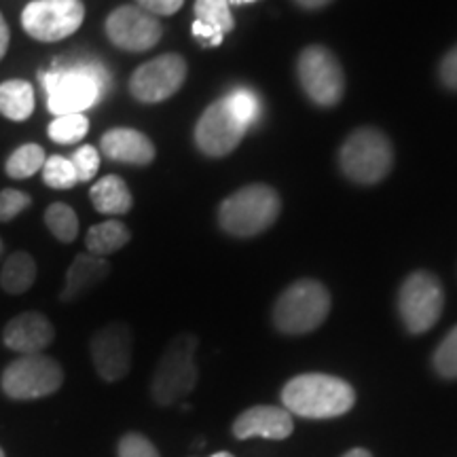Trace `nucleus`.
<instances>
[{"label": "nucleus", "instance_id": "nucleus-1", "mask_svg": "<svg viewBox=\"0 0 457 457\" xmlns=\"http://www.w3.org/2000/svg\"><path fill=\"white\" fill-rule=\"evenodd\" d=\"M41 81L49 111L60 117L94 106L111 87V74L94 57L74 55L57 60L49 72H41Z\"/></svg>", "mask_w": 457, "mask_h": 457}, {"label": "nucleus", "instance_id": "nucleus-2", "mask_svg": "<svg viewBox=\"0 0 457 457\" xmlns=\"http://www.w3.org/2000/svg\"><path fill=\"white\" fill-rule=\"evenodd\" d=\"M284 409L305 420H333L356 404V392L347 381L324 373H307L290 379L282 390Z\"/></svg>", "mask_w": 457, "mask_h": 457}, {"label": "nucleus", "instance_id": "nucleus-3", "mask_svg": "<svg viewBox=\"0 0 457 457\" xmlns=\"http://www.w3.org/2000/svg\"><path fill=\"white\" fill-rule=\"evenodd\" d=\"M279 195L267 185H250L228 195L219 208V222L228 236L253 237L267 231L279 216Z\"/></svg>", "mask_w": 457, "mask_h": 457}, {"label": "nucleus", "instance_id": "nucleus-4", "mask_svg": "<svg viewBox=\"0 0 457 457\" xmlns=\"http://www.w3.org/2000/svg\"><path fill=\"white\" fill-rule=\"evenodd\" d=\"M197 337L182 333L174 337L159 360L151 381V396L159 407H170L187 398L197 386Z\"/></svg>", "mask_w": 457, "mask_h": 457}, {"label": "nucleus", "instance_id": "nucleus-5", "mask_svg": "<svg viewBox=\"0 0 457 457\" xmlns=\"http://www.w3.org/2000/svg\"><path fill=\"white\" fill-rule=\"evenodd\" d=\"M330 312V295L318 279H299L279 295L273 307V324L284 335L316 330Z\"/></svg>", "mask_w": 457, "mask_h": 457}, {"label": "nucleus", "instance_id": "nucleus-6", "mask_svg": "<svg viewBox=\"0 0 457 457\" xmlns=\"http://www.w3.org/2000/svg\"><path fill=\"white\" fill-rule=\"evenodd\" d=\"M343 174L360 185H375L390 174L394 163L392 145L384 131L375 128L356 129L341 146Z\"/></svg>", "mask_w": 457, "mask_h": 457}, {"label": "nucleus", "instance_id": "nucleus-7", "mask_svg": "<svg viewBox=\"0 0 457 457\" xmlns=\"http://www.w3.org/2000/svg\"><path fill=\"white\" fill-rule=\"evenodd\" d=\"M64 384V369L45 353L20 356L4 369L0 387L11 400H37L51 396Z\"/></svg>", "mask_w": 457, "mask_h": 457}, {"label": "nucleus", "instance_id": "nucleus-8", "mask_svg": "<svg viewBox=\"0 0 457 457\" xmlns=\"http://www.w3.org/2000/svg\"><path fill=\"white\" fill-rule=\"evenodd\" d=\"M443 305V286L432 273L415 271L400 286L398 312L411 335L428 333L441 318Z\"/></svg>", "mask_w": 457, "mask_h": 457}, {"label": "nucleus", "instance_id": "nucleus-9", "mask_svg": "<svg viewBox=\"0 0 457 457\" xmlns=\"http://www.w3.org/2000/svg\"><path fill=\"white\" fill-rule=\"evenodd\" d=\"M85 7L81 0H34L21 13V26L34 41L55 43L81 28Z\"/></svg>", "mask_w": 457, "mask_h": 457}, {"label": "nucleus", "instance_id": "nucleus-10", "mask_svg": "<svg viewBox=\"0 0 457 457\" xmlns=\"http://www.w3.org/2000/svg\"><path fill=\"white\" fill-rule=\"evenodd\" d=\"M299 81L303 91L318 106H335L343 98L345 91V77H343L341 64L327 47L312 45L299 55Z\"/></svg>", "mask_w": 457, "mask_h": 457}, {"label": "nucleus", "instance_id": "nucleus-11", "mask_svg": "<svg viewBox=\"0 0 457 457\" xmlns=\"http://www.w3.org/2000/svg\"><path fill=\"white\" fill-rule=\"evenodd\" d=\"M187 79V62L179 54H165L142 64L131 74L129 91L145 104H157L171 98Z\"/></svg>", "mask_w": 457, "mask_h": 457}, {"label": "nucleus", "instance_id": "nucleus-12", "mask_svg": "<svg viewBox=\"0 0 457 457\" xmlns=\"http://www.w3.org/2000/svg\"><path fill=\"white\" fill-rule=\"evenodd\" d=\"M248 128L231 111L225 96L205 108L195 125V142L199 151L210 157H225L242 142Z\"/></svg>", "mask_w": 457, "mask_h": 457}, {"label": "nucleus", "instance_id": "nucleus-13", "mask_svg": "<svg viewBox=\"0 0 457 457\" xmlns=\"http://www.w3.org/2000/svg\"><path fill=\"white\" fill-rule=\"evenodd\" d=\"M163 28L155 15L146 13L136 4L114 9L106 20V37L114 47L140 54L153 49L162 38Z\"/></svg>", "mask_w": 457, "mask_h": 457}, {"label": "nucleus", "instance_id": "nucleus-14", "mask_svg": "<svg viewBox=\"0 0 457 457\" xmlns=\"http://www.w3.org/2000/svg\"><path fill=\"white\" fill-rule=\"evenodd\" d=\"M91 360L102 379L108 384L121 381L131 369L134 335L128 324L112 322L91 337Z\"/></svg>", "mask_w": 457, "mask_h": 457}, {"label": "nucleus", "instance_id": "nucleus-15", "mask_svg": "<svg viewBox=\"0 0 457 457\" xmlns=\"http://www.w3.org/2000/svg\"><path fill=\"white\" fill-rule=\"evenodd\" d=\"M293 432V415L284 407H273V404H256L237 415V420L233 421V434L239 441H248V438L284 441Z\"/></svg>", "mask_w": 457, "mask_h": 457}, {"label": "nucleus", "instance_id": "nucleus-16", "mask_svg": "<svg viewBox=\"0 0 457 457\" xmlns=\"http://www.w3.org/2000/svg\"><path fill=\"white\" fill-rule=\"evenodd\" d=\"M55 328L51 320L41 312H26L9 320L3 330V341L9 350L21 356L41 353L54 343Z\"/></svg>", "mask_w": 457, "mask_h": 457}, {"label": "nucleus", "instance_id": "nucleus-17", "mask_svg": "<svg viewBox=\"0 0 457 457\" xmlns=\"http://www.w3.org/2000/svg\"><path fill=\"white\" fill-rule=\"evenodd\" d=\"M102 153L119 163L148 165L155 159V145L138 129L114 128L102 136Z\"/></svg>", "mask_w": 457, "mask_h": 457}, {"label": "nucleus", "instance_id": "nucleus-18", "mask_svg": "<svg viewBox=\"0 0 457 457\" xmlns=\"http://www.w3.org/2000/svg\"><path fill=\"white\" fill-rule=\"evenodd\" d=\"M108 273H111V265H108L106 259L96 254H79L66 273V284L60 295V301L72 303L81 299L83 295H87L89 290L104 282Z\"/></svg>", "mask_w": 457, "mask_h": 457}, {"label": "nucleus", "instance_id": "nucleus-19", "mask_svg": "<svg viewBox=\"0 0 457 457\" xmlns=\"http://www.w3.org/2000/svg\"><path fill=\"white\" fill-rule=\"evenodd\" d=\"M91 204L96 205V210L102 214H128L131 210V193L125 182L119 176H104V179L96 182L91 187Z\"/></svg>", "mask_w": 457, "mask_h": 457}, {"label": "nucleus", "instance_id": "nucleus-20", "mask_svg": "<svg viewBox=\"0 0 457 457\" xmlns=\"http://www.w3.org/2000/svg\"><path fill=\"white\" fill-rule=\"evenodd\" d=\"M0 112L11 121H26L34 112L32 85L21 79L0 83Z\"/></svg>", "mask_w": 457, "mask_h": 457}, {"label": "nucleus", "instance_id": "nucleus-21", "mask_svg": "<svg viewBox=\"0 0 457 457\" xmlns=\"http://www.w3.org/2000/svg\"><path fill=\"white\" fill-rule=\"evenodd\" d=\"M37 279V262L28 253H13L0 271V286L9 295H24Z\"/></svg>", "mask_w": 457, "mask_h": 457}, {"label": "nucleus", "instance_id": "nucleus-22", "mask_svg": "<svg viewBox=\"0 0 457 457\" xmlns=\"http://www.w3.org/2000/svg\"><path fill=\"white\" fill-rule=\"evenodd\" d=\"M129 239H131L129 228L125 227L121 220H106L89 228L87 237H85V244H87L89 254L102 256V259H104V256L121 250Z\"/></svg>", "mask_w": 457, "mask_h": 457}, {"label": "nucleus", "instance_id": "nucleus-23", "mask_svg": "<svg viewBox=\"0 0 457 457\" xmlns=\"http://www.w3.org/2000/svg\"><path fill=\"white\" fill-rule=\"evenodd\" d=\"M197 21L208 26L216 34V38L222 43L225 34H228L236 26L231 15V4L228 0H197L195 3Z\"/></svg>", "mask_w": 457, "mask_h": 457}, {"label": "nucleus", "instance_id": "nucleus-24", "mask_svg": "<svg viewBox=\"0 0 457 457\" xmlns=\"http://www.w3.org/2000/svg\"><path fill=\"white\" fill-rule=\"evenodd\" d=\"M45 162H47V157H45L43 146L24 145L11 153L7 163H4V171H7L11 179L15 180L30 179V176H34L43 168Z\"/></svg>", "mask_w": 457, "mask_h": 457}, {"label": "nucleus", "instance_id": "nucleus-25", "mask_svg": "<svg viewBox=\"0 0 457 457\" xmlns=\"http://www.w3.org/2000/svg\"><path fill=\"white\" fill-rule=\"evenodd\" d=\"M89 131V121L83 112L60 114L51 121L47 134L49 138L57 145H74V142L83 140L85 134Z\"/></svg>", "mask_w": 457, "mask_h": 457}, {"label": "nucleus", "instance_id": "nucleus-26", "mask_svg": "<svg viewBox=\"0 0 457 457\" xmlns=\"http://www.w3.org/2000/svg\"><path fill=\"white\" fill-rule=\"evenodd\" d=\"M45 222H47L49 231L54 233V237L60 242L71 244L79 236V219L74 214V210L66 204H51L45 212Z\"/></svg>", "mask_w": 457, "mask_h": 457}, {"label": "nucleus", "instance_id": "nucleus-27", "mask_svg": "<svg viewBox=\"0 0 457 457\" xmlns=\"http://www.w3.org/2000/svg\"><path fill=\"white\" fill-rule=\"evenodd\" d=\"M225 98L228 102V106H231V111L237 114L239 121H242L245 128L250 129L256 121H259L262 104H261V98L254 94L253 89L237 87V89L228 91Z\"/></svg>", "mask_w": 457, "mask_h": 457}, {"label": "nucleus", "instance_id": "nucleus-28", "mask_svg": "<svg viewBox=\"0 0 457 457\" xmlns=\"http://www.w3.org/2000/svg\"><path fill=\"white\" fill-rule=\"evenodd\" d=\"M43 180L45 185L51 188H60V191H66V188H72L77 185V174H74V168L71 159L54 155L49 157L43 165Z\"/></svg>", "mask_w": 457, "mask_h": 457}, {"label": "nucleus", "instance_id": "nucleus-29", "mask_svg": "<svg viewBox=\"0 0 457 457\" xmlns=\"http://www.w3.org/2000/svg\"><path fill=\"white\" fill-rule=\"evenodd\" d=\"M434 369L447 379H457V327L445 337L436 353H434Z\"/></svg>", "mask_w": 457, "mask_h": 457}, {"label": "nucleus", "instance_id": "nucleus-30", "mask_svg": "<svg viewBox=\"0 0 457 457\" xmlns=\"http://www.w3.org/2000/svg\"><path fill=\"white\" fill-rule=\"evenodd\" d=\"M119 457H162L155 445H153L145 434L128 432L119 441Z\"/></svg>", "mask_w": 457, "mask_h": 457}, {"label": "nucleus", "instance_id": "nucleus-31", "mask_svg": "<svg viewBox=\"0 0 457 457\" xmlns=\"http://www.w3.org/2000/svg\"><path fill=\"white\" fill-rule=\"evenodd\" d=\"M71 163L74 168V174H77V180L87 182L94 179L96 171H98V168H100V155L94 146L85 145L79 148L77 153H74Z\"/></svg>", "mask_w": 457, "mask_h": 457}, {"label": "nucleus", "instance_id": "nucleus-32", "mask_svg": "<svg viewBox=\"0 0 457 457\" xmlns=\"http://www.w3.org/2000/svg\"><path fill=\"white\" fill-rule=\"evenodd\" d=\"M30 204L32 199L24 191H17V188H4V191H0V222L13 220Z\"/></svg>", "mask_w": 457, "mask_h": 457}, {"label": "nucleus", "instance_id": "nucleus-33", "mask_svg": "<svg viewBox=\"0 0 457 457\" xmlns=\"http://www.w3.org/2000/svg\"><path fill=\"white\" fill-rule=\"evenodd\" d=\"M185 0H136V7L145 9L151 15H174Z\"/></svg>", "mask_w": 457, "mask_h": 457}, {"label": "nucleus", "instance_id": "nucleus-34", "mask_svg": "<svg viewBox=\"0 0 457 457\" xmlns=\"http://www.w3.org/2000/svg\"><path fill=\"white\" fill-rule=\"evenodd\" d=\"M441 81L447 85L449 89H457V45L443 57Z\"/></svg>", "mask_w": 457, "mask_h": 457}, {"label": "nucleus", "instance_id": "nucleus-35", "mask_svg": "<svg viewBox=\"0 0 457 457\" xmlns=\"http://www.w3.org/2000/svg\"><path fill=\"white\" fill-rule=\"evenodd\" d=\"M7 47H9V26L7 21H4L3 13H0V60H3L4 54H7Z\"/></svg>", "mask_w": 457, "mask_h": 457}, {"label": "nucleus", "instance_id": "nucleus-36", "mask_svg": "<svg viewBox=\"0 0 457 457\" xmlns=\"http://www.w3.org/2000/svg\"><path fill=\"white\" fill-rule=\"evenodd\" d=\"M296 3L305 9H320V7H327L330 0H296Z\"/></svg>", "mask_w": 457, "mask_h": 457}, {"label": "nucleus", "instance_id": "nucleus-37", "mask_svg": "<svg viewBox=\"0 0 457 457\" xmlns=\"http://www.w3.org/2000/svg\"><path fill=\"white\" fill-rule=\"evenodd\" d=\"M343 457H373V455H370L367 449H352V451H347Z\"/></svg>", "mask_w": 457, "mask_h": 457}, {"label": "nucleus", "instance_id": "nucleus-38", "mask_svg": "<svg viewBox=\"0 0 457 457\" xmlns=\"http://www.w3.org/2000/svg\"><path fill=\"white\" fill-rule=\"evenodd\" d=\"M256 3V0H228V4H250Z\"/></svg>", "mask_w": 457, "mask_h": 457}, {"label": "nucleus", "instance_id": "nucleus-39", "mask_svg": "<svg viewBox=\"0 0 457 457\" xmlns=\"http://www.w3.org/2000/svg\"><path fill=\"white\" fill-rule=\"evenodd\" d=\"M210 457H236V455H231V453H228V451H219V453H214V455H210Z\"/></svg>", "mask_w": 457, "mask_h": 457}, {"label": "nucleus", "instance_id": "nucleus-40", "mask_svg": "<svg viewBox=\"0 0 457 457\" xmlns=\"http://www.w3.org/2000/svg\"><path fill=\"white\" fill-rule=\"evenodd\" d=\"M3 253H4V245H3V239H0V256H3Z\"/></svg>", "mask_w": 457, "mask_h": 457}, {"label": "nucleus", "instance_id": "nucleus-41", "mask_svg": "<svg viewBox=\"0 0 457 457\" xmlns=\"http://www.w3.org/2000/svg\"><path fill=\"white\" fill-rule=\"evenodd\" d=\"M0 457H4V451L3 449H0Z\"/></svg>", "mask_w": 457, "mask_h": 457}]
</instances>
